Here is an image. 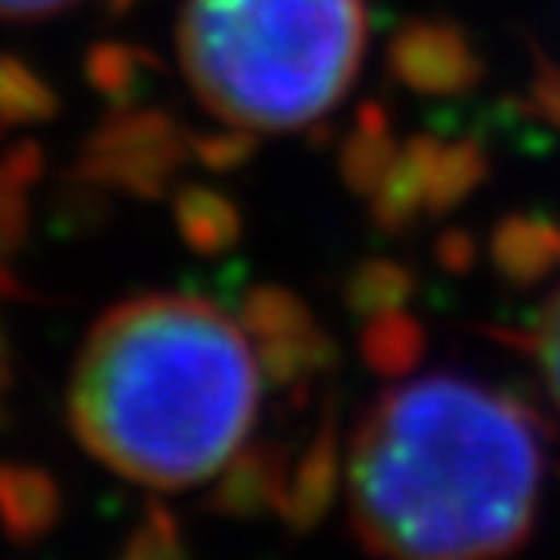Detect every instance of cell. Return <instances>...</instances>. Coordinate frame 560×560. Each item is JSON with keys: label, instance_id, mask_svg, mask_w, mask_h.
Segmentation results:
<instances>
[{"label": "cell", "instance_id": "cell-22", "mask_svg": "<svg viewBox=\"0 0 560 560\" xmlns=\"http://www.w3.org/2000/svg\"><path fill=\"white\" fill-rule=\"evenodd\" d=\"M27 191L32 187L20 184L16 175L0 164V261H12L20 254V245L27 242V226H32Z\"/></svg>", "mask_w": 560, "mask_h": 560}, {"label": "cell", "instance_id": "cell-30", "mask_svg": "<svg viewBox=\"0 0 560 560\" xmlns=\"http://www.w3.org/2000/svg\"><path fill=\"white\" fill-rule=\"evenodd\" d=\"M0 429H4V409H0Z\"/></svg>", "mask_w": 560, "mask_h": 560}, {"label": "cell", "instance_id": "cell-10", "mask_svg": "<svg viewBox=\"0 0 560 560\" xmlns=\"http://www.w3.org/2000/svg\"><path fill=\"white\" fill-rule=\"evenodd\" d=\"M490 261L514 289H534L560 265V222L510 214L490 234Z\"/></svg>", "mask_w": 560, "mask_h": 560}, {"label": "cell", "instance_id": "cell-3", "mask_svg": "<svg viewBox=\"0 0 560 560\" xmlns=\"http://www.w3.org/2000/svg\"><path fill=\"white\" fill-rule=\"evenodd\" d=\"M175 44L195 97L219 121L300 129L359 74L366 9L362 0H187Z\"/></svg>", "mask_w": 560, "mask_h": 560}, {"label": "cell", "instance_id": "cell-21", "mask_svg": "<svg viewBox=\"0 0 560 560\" xmlns=\"http://www.w3.org/2000/svg\"><path fill=\"white\" fill-rule=\"evenodd\" d=\"M191 144V160H199L210 172H234V167L249 164L257 152V132L242 129V125H222L210 132H187Z\"/></svg>", "mask_w": 560, "mask_h": 560}, {"label": "cell", "instance_id": "cell-2", "mask_svg": "<svg viewBox=\"0 0 560 560\" xmlns=\"http://www.w3.org/2000/svg\"><path fill=\"white\" fill-rule=\"evenodd\" d=\"M261 370L245 331L199 296H137L90 327L70 424L94 459L160 490L195 487L245 444Z\"/></svg>", "mask_w": 560, "mask_h": 560}, {"label": "cell", "instance_id": "cell-28", "mask_svg": "<svg viewBox=\"0 0 560 560\" xmlns=\"http://www.w3.org/2000/svg\"><path fill=\"white\" fill-rule=\"evenodd\" d=\"M12 385V350H9V335H4V324H0V394Z\"/></svg>", "mask_w": 560, "mask_h": 560}, {"label": "cell", "instance_id": "cell-11", "mask_svg": "<svg viewBox=\"0 0 560 560\" xmlns=\"http://www.w3.org/2000/svg\"><path fill=\"white\" fill-rule=\"evenodd\" d=\"M249 347H254L257 370H261L265 382H272L277 389H292V394L307 389L312 377L327 374L335 366V359H339V347L319 327V319L307 327H296V331L254 339Z\"/></svg>", "mask_w": 560, "mask_h": 560}, {"label": "cell", "instance_id": "cell-13", "mask_svg": "<svg viewBox=\"0 0 560 560\" xmlns=\"http://www.w3.org/2000/svg\"><path fill=\"white\" fill-rule=\"evenodd\" d=\"M397 156V140L389 132V114L382 102H362L354 125L339 149V175L354 195H370Z\"/></svg>", "mask_w": 560, "mask_h": 560}, {"label": "cell", "instance_id": "cell-1", "mask_svg": "<svg viewBox=\"0 0 560 560\" xmlns=\"http://www.w3.org/2000/svg\"><path fill=\"white\" fill-rule=\"evenodd\" d=\"M537 487L534 412L452 374L385 389L350 440V525L382 557H502L534 529Z\"/></svg>", "mask_w": 560, "mask_h": 560}, {"label": "cell", "instance_id": "cell-8", "mask_svg": "<svg viewBox=\"0 0 560 560\" xmlns=\"http://www.w3.org/2000/svg\"><path fill=\"white\" fill-rule=\"evenodd\" d=\"M436 152L440 140L429 132L405 140V149H397L382 184L370 191V219L382 234H405L429 210V179Z\"/></svg>", "mask_w": 560, "mask_h": 560}, {"label": "cell", "instance_id": "cell-18", "mask_svg": "<svg viewBox=\"0 0 560 560\" xmlns=\"http://www.w3.org/2000/svg\"><path fill=\"white\" fill-rule=\"evenodd\" d=\"M156 55L140 51L132 44H117V39H102L86 51V82L94 86V94H102L105 102L129 105L137 97L140 74L156 70Z\"/></svg>", "mask_w": 560, "mask_h": 560}, {"label": "cell", "instance_id": "cell-29", "mask_svg": "<svg viewBox=\"0 0 560 560\" xmlns=\"http://www.w3.org/2000/svg\"><path fill=\"white\" fill-rule=\"evenodd\" d=\"M102 4H105L109 12H114V16H125V12H129L132 4H137V0H102Z\"/></svg>", "mask_w": 560, "mask_h": 560}, {"label": "cell", "instance_id": "cell-7", "mask_svg": "<svg viewBox=\"0 0 560 560\" xmlns=\"http://www.w3.org/2000/svg\"><path fill=\"white\" fill-rule=\"evenodd\" d=\"M292 452L280 447L277 440H254L242 444L226 464L219 467V479L210 487L202 506L210 514L226 517H257L277 506L284 479H289Z\"/></svg>", "mask_w": 560, "mask_h": 560}, {"label": "cell", "instance_id": "cell-9", "mask_svg": "<svg viewBox=\"0 0 560 560\" xmlns=\"http://www.w3.org/2000/svg\"><path fill=\"white\" fill-rule=\"evenodd\" d=\"M62 517V487L35 464H0V529L12 545H39Z\"/></svg>", "mask_w": 560, "mask_h": 560}, {"label": "cell", "instance_id": "cell-16", "mask_svg": "<svg viewBox=\"0 0 560 560\" xmlns=\"http://www.w3.org/2000/svg\"><path fill=\"white\" fill-rule=\"evenodd\" d=\"M59 114V94L51 82L20 55H0V129L47 125Z\"/></svg>", "mask_w": 560, "mask_h": 560}, {"label": "cell", "instance_id": "cell-5", "mask_svg": "<svg viewBox=\"0 0 560 560\" xmlns=\"http://www.w3.org/2000/svg\"><path fill=\"white\" fill-rule=\"evenodd\" d=\"M385 70L412 94L455 97L475 90L482 79V59L464 27L447 20H409L385 47Z\"/></svg>", "mask_w": 560, "mask_h": 560}, {"label": "cell", "instance_id": "cell-20", "mask_svg": "<svg viewBox=\"0 0 560 560\" xmlns=\"http://www.w3.org/2000/svg\"><path fill=\"white\" fill-rule=\"evenodd\" d=\"M121 552L129 560H167L184 552V534H179V517L164 502H149L140 510L132 534L125 537Z\"/></svg>", "mask_w": 560, "mask_h": 560}, {"label": "cell", "instance_id": "cell-6", "mask_svg": "<svg viewBox=\"0 0 560 560\" xmlns=\"http://www.w3.org/2000/svg\"><path fill=\"white\" fill-rule=\"evenodd\" d=\"M342 487V436L335 409H324L319 429L307 440L300 455H292L289 479L280 490L272 514L284 522L289 534H312L315 525L324 522L327 510L335 506Z\"/></svg>", "mask_w": 560, "mask_h": 560}, {"label": "cell", "instance_id": "cell-25", "mask_svg": "<svg viewBox=\"0 0 560 560\" xmlns=\"http://www.w3.org/2000/svg\"><path fill=\"white\" fill-rule=\"evenodd\" d=\"M436 261H440V269L452 272V277L467 272L475 265V237L455 226L444 230V234L436 237Z\"/></svg>", "mask_w": 560, "mask_h": 560}, {"label": "cell", "instance_id": "cell-19", "mask_svg": "<svg viewBox=\"0 0 560 560\" xmlns=\"http://www.w3.org/2000/svg\"><path fill=\"white\" fill-rule=\"evenodd\" d=\"M315 324L312 307L296 296L292 289L280 284H254L242 300V331L254 339H269V335L296 331V327Z\"/></svg>", "mask_w": 560, "mask_h": 560}, {"label": "cell", "instance_id": "cell-26", "mask_svg": "<svg viewBox=\"0 0 560 560\" xmlns=\"http://www.w3.org/2000/svg\"><path fill=\"white\" fill-rule=\"evenodd\" d=\"M0 164L9 167L20 184L35 187V184H39V175H44V149H39L35 140H16V144L0 156Z\"/></svg>", "mask_w": 560, "mask_h": 560}, {"label": "cell", "instance_id": "cell-23", "mask_svg": "<svg viewBox=\"0 0 560 560\" xmlns=\"http://www.w3.org/2000/svg\"><path fill=\"white\" fill-rule=\"evenodd\" d=\"M529 105L541 121H549L560 132V62H537L534 82H529Z\"/></svg>", "mask_w": 560, "mask_h": 560}, {"label": "cell", "instance_id": "cell-24", "mask_svg": "<svg viewBox=\"0 0 560 560\" xmlns=\"http://www.w3.org/2000/svg\"><path fill=\"white\" fill-rule=\"evenodd\" d=\"M537 359H541L549 394L557 397V405H560V296L549 304L541 331H537Z\"/></svg>", "mask_w": 560, "mask_h": 560}, {"label": "cell", "instance_id": "cell-27", "mask_svg": "<svg viewBox=\"0 0 560 560\" xmlns=\"http://www.w3.org/2000/svg\"><path fill=\"white\" fill-rule=\"evenodd\" d=\"M74 4V0H0V20H27V16H47Z\"/></svg>", "mask_w": 560, "mask_h": 560}, {"label": "cell", "instance_id": "cell-17", "mask_svg": "<svg viewBox=\"0 0 560 560\" xmlns=\"http://www.w3.org/2000/svg\"><path fill=\"white\" fill-rule=\"evenodd\" d=\"M487 172H490L487 152L475 140H455V144L440 140V152L432 160V179H429V214L455 210L467 195L479 191Z\"/></svg>", "mask_w": 560, "mask_h": 560}, {"label": "cell", "instance_id": "cell-4", "mask_svg": "<svg viewBox=\"0 0 560 560\" xmlns=\"http://www.w3.org/2000/svg\"><path fill=\"white\" fill-rule=\"evenodd\" d=\"M187 156H191L187 129L175 117H167L164 109L117 105L102 125L86 132L70 172L105 191L160 199Z\"/></svg>", "mask_w": 560, "mask_h": 560}, {"label": "cell", "instance_id": "cell-15", "mask_svg": "<svg viewBox=\"0 0 560 560\" xmlns=\"http://www.w3.org/2000/svg\"><path fill=\"white\" fill-rule=\"evenodd\" d=\"M412 292H417V277L401 261H394V257H366L342 280V304L359 319L397 312V307L409 304Z\"/></svg>", "mask_w": 560, "mask_h": 560}, {"label": "cell", "instance_id": "cell-12", "mask_svg": "<svg viewBox=\"0 0 560 560\" xmlns=\"http://www.w3.org/2000/svg\"><path fill=\"white\" fill-rule=\"evenodd\" d=\"M172 219L187 249L199 257L230 254L242 237V210L234 207L230 195L207 184H184L172 199Z\"/></svg>", "mask_w": 560, "mask_h": 560}, {"label": "cell", "instance_id": "cell-14", "mask_svg": "<svg viewBox=\"0 0 560 560\" xmlns=\"http://www.w3.org/2000/svg\"><path fill=\"white\" fill-rule=\"evenodd\" d=\"M424 327L405 307L362 319L359 354L377 377H409L424 359Z\"/></svg>", "mask_w": 560, "mask_h": 560}]
</instances>
